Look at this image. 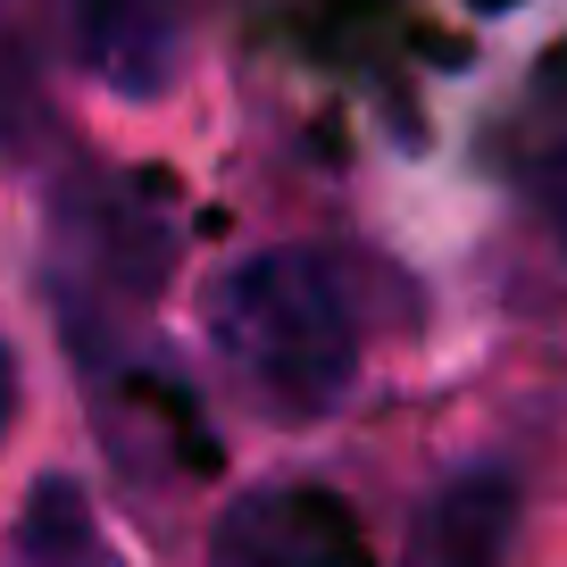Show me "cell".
<instances>
[{"instance_id":"obj_6","label":"cell","mask_w":567,"mask_h":567,"mask_svg":"<svg viewBox=\"0 0 567 567\" xmlns=\"http://www.w3.org/2000/svg\"><path fill=\"white\" fill-rule=\"evenodd\" d=\"M534 200H543V226L559 234V250H567V142L543 159V184H534Z\"/></svg>"},{"instance_id":"obj_5","label":"cell","mask_w":567,"mask_h":567,"mask_svg":"<svg viewBox=\"0 0 567 567\" xmlns=\"http://www.w3.org/2000/svg\"><path fill=\"white\" fill-rule=\"evenodd\" d=\"M0 567H125V559L101 534L84 484L42 476L34 493H25V517H18V534H9V550H0Z\"/></svg>"},{"instance_id":"obj_7","label":"cell","mask_w":567,"mask_h":567,"mask_svg":"<svg viewBox=\"0 0 567 567\" xmlns=\"http://www.w3.org/2000/svg\"><path fill=\"white\" fill-rule=\"evenodd\" d=\"M9 417H18V359H9V342H0V434H9Z\"/></svg>"},{"instance_id":"obj_3","label":"cell","mask_w":567,"mask_h":567,"mask_svg":"<svg viewBox=\"0 0 567 567\" xmlns=\"http://www.w3.org/2000/svg\"><path fill=\"white\" fill-rule=\"evenodd\" d=\"M209 567H351V509L301 484L250 493L243 509H226Z\"/></svg>"},{"instance_id":"obj_4","label":"cell","mask_w":567,"mask_h":567,"mask_svg":"<svg viewBox=\"0 0 567 567\" xmlns=\"http://www.w3.org/2000/svg\"><path fill=\"white\" fill-rule=\"evenodd\" d=\"M509 543H517V476L467 467L417 509L401 567H509Z\"/></svg>"},{"instance_id":"obj_2","label":"cell","mask_w":567,"mask_h":567,"mask_svg":"<svg viewBox=\"0 0 567 567\" xmlns=\"http://www.w3.org/2000/svg\"><path fill=\"white\" fill-rule=\"evenodd\" d=\"M68 9V51L92 84L117 101H159L184 68V25L193 0H59Z\"/></svg>"},{"instance_id":"obj_1","label":"cell","mask_w":567,"mask_h":567,"mask_svg":"<svg viewBox=\"0 0 567 567\" xmlns=\"http://www.w3.org/2000/svg\"><path fill=\"white\" fill-rule=\"evenodd\" d=\"M209 342L267 417H326L359 375V309L334 259L259 250L209 284Z\"/></svg>"}]
</instances>
